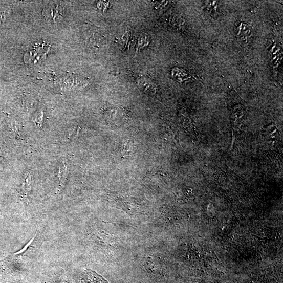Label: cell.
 Returning <instances> with one entry per match:
<instances>
[{
    "mask_svg": "<svg viewBox=\"0 0 283 283\" xmlns=\"http://www.w3.org/2000/svg\"><path fill=\"white\" fill-rule=\"evenodd\" d=\"M45 14L49 20L53 21L55 24L57 23L58 20H60L61 17V14L59 13V11L56 6H50L45 11Z\"/></svg>",
    "mask_w": 283,
    "mask_h": 283,
    "instance_id": "cell-2",
    "label": "cell"
},
{
    "mask_svg": "<svg viewBox=\"0 0 283 283\" xmlns=\"http://www.w3.org/2000/svg\"><path fill=\"white\" fill-rule=\"evenodd\" d=\"M81 283H108V282L96 272L91 270H86L81 276Z\"/></svg>",
    "mask_w": 283,
    "mask_h": 283,
    "instance_id": "cell-1",
    "label": "cell"
}]
</instances>
